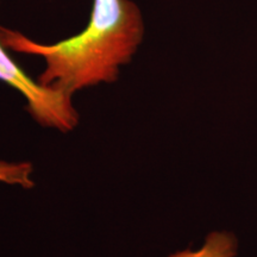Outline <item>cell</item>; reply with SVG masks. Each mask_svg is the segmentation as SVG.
Wrapping results in <instances>:
<instances>
[{
  "mask_svg": "<svg viewBox=\"0 0 257 257\" xmlns=\"http://www.w3.org/2000/svg\"><path fill=\"white\" fill-rule=\"evenodd\" d=\"M144 35L142 14L130 0H94L91 19L76 36L42 44L21 32L2 29L5 48L40 56L46 68L38 82L67 94L118 79L120 67L128 63Z\"/></svg>",
  "mask_w": 257,
  "mask_h": 257,
  "instance_id": "obj_1",
  "label": "cell"
},
{
  "mask_svg": "<svg viewBox=\"0 0 257 257\" xmlns=\"http://www.w3.org/2000/svg\"><path fill=\"white\" fill-rule=\"evenodd\" d=\"M0 81L17 89L27 100V108L38 124L44 127L69 133L79 124V113L72 96L66 92L34 81L6 53L0 41Z\"/></svg>",
  "mask_w": 257,
  "mask_h": 257,
  "instance_id": "obj_2",
  "label": "cell"
},
{
  "mask_svg": "<svg viewBox=\"0 0 257 257\" xmlns=\"http://www.w3.org/2000/svg\"><path fill=\"white\" fill-rule=\"evenodd\" d=\"M238 240L229 231H213L208 233L200 249L184 250L169 257H236Z\"/></svg>",
  "mask_w": 257,
  "mask_h": 257,
  "instance_id": "obj_3",
  "label": "cell"
},
{
  "mask_svg": "<svg viewBox=\"0 0 257 257\" xmlns=\"http://www.w3.org/2000/svg\"><path fill=\"white\" fill-rule=\"evenodd\" d=\"M34 167L30 162H8L0 160V182L30 189L35 186L31 175Z\"/></svg>",
  "mask_w": 257,
  "mask_h": 257,
  "instance_id": "obj_4",
  "label": "cell"
}]
</instances>
